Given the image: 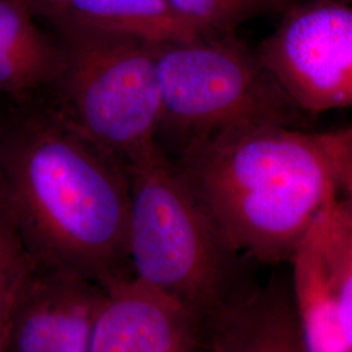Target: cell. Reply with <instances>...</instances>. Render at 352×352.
I'll list each match as a JSON object with an SVG mask.
<instances>
[{
	"label": "cell",
	"instance_id": "1",
	"mask_svg": "<svg viewBox=\"0 0 352 352\" xmlns=\"http://www.w3.org/2000/svg\"><path fill=\"white\" fill-rule=\"evenodd\" d=\"M0 202L38 267L107 291L133 278L126 164L43 101L0 119Z\"/></svg>",
	"mask_w": 352,
	"mask_h": 352
},
{
	"label": "cell",
	"instance_id": "2",
	"mask_svg": "<svg viewBox=\"0 0 352 352\" xmlns=\"http://www.w3.org/2000/svg\"><path fill=\"white\" fill-rule=\"evenodd\" d=\"M173 160L228 244L261 264L291 263L338 195L325 132L236 126Z\"/></svg>",
	"mask_w": 352,
	"mask_h": 352
},
{
	"label": "cell",
	"instance_id": "3",
	"mask_svg": "<svg viewBox=\"0 0 352 352\" xmlns=\"http://www.w3.org/2000/svg\"><path fill=\"white\" fill-rule=\"evenodd\" d=\"M133 277L179 302L202 342L217 318L254 289L175 161L157 142L126 164Z\"/></svg>",
	"mask_w": 352,
	"mask_h": 352
},
{
	"label": "cell",
	"instance_id": "4",
	"mask_svg": "<svg viewBox=\"0 0 352 352\" xmlns=\"http://www.w3.org/2000/svg\"><path fill=\"white\" fill-rule=\"evenodd\" d=\"M60 67L45 103L65 124L128 164L157 144L158 45L80 28H58Z\"/></svg>",
	"mask_w": 352,
	"mask_h": 352
},
{
	"label": "cell",
	"instance_id": "5",
	"mask_svg": "<svg viewBox=\"0 0 352 352\" xmlns=\"http://www.w3.org/2000/svg\"><path fill=\"white\" fill-rule=\"evenodd\" d=\"M161 122L157 141L174 149L236 126H295L302 113L238 36L158 45Z\"/></svg>",
	"mask_w": 352,
	"mask_h": 352
},
{
	"label": "cell",
	"instance_id": "6",
	"mask_svg": "<svg viewBox=\"0 0 352 352\" xmlns=\"http://www.w3.org/2000/svg\"><path fill=\"white\" fill-rule=\"evenodd\" d=\"M261 63L302 113L352 107V6L296 0L256 47Z\"/></svg>",
	"mask_w": 352,
	"mask_h": 352
},
{
	"label": "cell",
	"instance_id": "7",
	"mask_svg": "<svg viewBox=\"0 0 352 352\" xmlns=\"http://www.w3.org/2000/svg\"><path fill=\"white\" fill-rule=\"evenodd\" d=\"M106 295L87 278L34 265L13 307L1 352H90Z\"/></svg>",
	"mask_w": 352,
	"mask_h": 352
},
{
	"label": "cell",
	"instance_id": "8",
	"mask_svg": "<svg viewBox=\"0 0 352 352\" xmlns=\"http://www.w3.org/2000/svg\"><path fill=\"white\" fill-rule=\"evenodd\" d=\"M200 342V329L179 302L133 277L107 291L90 352H192Z\"/></svg>",
	"mask_w": 352,
	"mask_h": 352
},
{
	"label": "cell",
	"instance_id": "9",
	"mask_svg": "<svg viewBox=\"0 0 352 352\" xmlns=\"http://www.w3.org/2000/svg\"><path fill=\"white\" fill-rule=\"evenodd\" d=\"M205 342L213 352H308L292 289L276 278L219 316Z\"/></svg>",
	"mask_w": 352,
	"mask_h": 352
},
{
	"label": "cell",
	"instance_id": "10",
	"mask_svg": "<svg viewBox=\"0 0 352 352\" xmlns=\"http://www.w3.org/2000/svg\"><path fill=\"white\" fill-rule=\"evenodd\" d=\"M60 59L58 38L37 25L24 0H0V94L17 106L45 101Z\"/></svg>",
	"mask_w": 352,
	"mask_h": 352
},
{
	"label": "cell",
	"instance_id": "11",
	"mask_svg": "<svg viewBox=\"0 0 352 352\" xmlns=\"http://www.w3.org/2000/svg\"><path fill=\"white\" fill-rule=\"evenodd\" d=\"M51 24L139 38L164 45L201 36L167 0H69Z\"/></svg>",
	"mask_w": 352,
	"mask_h": 352
},
{
	"label": "cell",
	"instance_id": "12",
	"mask_svg": "<svg viewBox=\"0 0 352 352\" xmlns=\"http://www.w3.org/2000/svg\"><path fill=\"white\" fill-rule=\"evenodd\" d=\"M340 329L352 350V212L340 193L316 222Z\"/></svg>",
	"mask_w": 352,
	"mask_h": 352
},
{
	"label": "cell",
	"instance_id": "13",
	"mask_svg": "<svg viewBox=\"0 0 352 352\" xmlns=\"http://www.w3.org/2000/svg\"><path fill=\"white\" fill-rule=\"evenodd\" d=\"M201 37L235 36L240 25L273 13L267 0H167Z\"/></svg>",
	"mask_w": 352,
	"mask_h": 352
},
{
	"label": "cell",
	"instance_id": "14",
	"mask_svg": "<svg viewBox=\"0 0 352 352\" xmlns=\"http://www.w3.org/2000/svg\"><path fill=\"white\" fill-rule=\"evenodd\" d=\"M33 269L25 244L0 202V352L13 307Z\"/></svg>",
	"mask_w": 352,
	"mask_h": 352
},
{
	"label": "cell",
	"instance_id": "15",
	"mask_svg": "<svg viewBox=\"0 0 352 352\" xmlns=\"http://www.w3.org/2000/svg\"><path fill=\"white\" fill-rule=\"evenodd\" d=\"M338 193L352 212V126L325 132Z\"/></svg>",
	"mask_w": 352,
	"mask_h": 352
},
{
	"label": "cell",
	"instance_id": "16",
	"mask_svg": "<svg viewBox=\"0 0 352 352\" xmlns=\"http://www.w3.org/2000/svg\"><path fill=\"white\" fill-rule=\"evenodd\" d=\"M26 6L36 16H41L49 21H52L59 13L62 12L64 7L69 0H24Z\"/></svg>",
	"mask_w": 352,
	"mask_h": 352
},
{
	"label": "cell",
	"instance_id": "17",
	"mask_svg": "<svg viewBox=\"0 0 352 352\" xmlns=\"http://www.w3.org/2000/svg\"><path fill=\"white\" fill-rule=\"evenodd\" d=\"M295 1L296 0H267L270 8L273 10V13L279 14V16L282 13L286 12Z\"/></svg>",
	"mask_w": 352,
	"mask_h": 352
},
{
	"label": "cell",
	"instance_id": "18",
	"mask_svg": "<svg viewBox=\"0 0 352 352\" xmlns=\"http://www.w3.org/2000/svg\"><path fill=\"white\" fill-rule=\"evenodd\" d=\"M340 1H350V0H340Z\"/></svg>",
	"mask_w": 352,
	"mask_h": 352
}]
</instances>
